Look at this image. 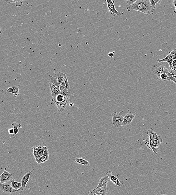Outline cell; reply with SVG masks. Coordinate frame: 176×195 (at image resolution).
Masks as SVG:
<instances>
[{
    "label": "cell",
    "mask_w": 176,
    "mask_h": 195,
    "mask_svg": "<svg viewBox=\"0 0 176 195\" xmlns=\"http://www.w3.org/2000/svg\"><path fill=\"white\" fill-rule=\"evenodd\" d=\"M127 9L129 12L135 10L149 15H153L154 10L149 0H137L133 5L128 6Z\"/></svg>",
    "instance_id": "obj_1"
},
{
    "label": "cell",
    "mask_w": 176,
    "mask_h": 195,
    "mask_svg": "<svg viewBox=\"0 0 176 195\" xmlns=\"http://www.w3.org/2000/svg\"><path fill=\"white\" fill-rule=\"evenodd\" d=\"M152 71L154 75L158 77L163 73H167L170 75L174 73L168 63L166 62L156 63L152 67Z\"/></svg>",
    "instance_id": "obj_2"
},
{
    "label": "cell",
    "mask_w": 176,
    "mask_h": 195,
    "mask_svg": "<svg viewBox=\"0 0 176 195\" xmlns=\"http://www.w3.org/2000/svg\"><path fill=\"white\" fill-rule=\"evenodd\" d=\"M49 85L52 96V101L54 102L56 97L57 95L61 94V92L57 74L53 76L49 75Z\"/></svg>",
    "instance_id": "obj_3"
},
{
    "label": "cell",
    "mask_w": 176,
    "mask_h": 195,
    "mask_svg": "<svg viewBox=\"0 0 176 195\" xmlns=\"http://www.w3.org/2000/svg\"><path fill=\"white\" fill-rule=\"evenodd\" d=\"M70 90L66 89L61 92V94L63 96L64 99L63 101L60 103H55L58 109L59 113L61 114L66 108L67 105L70 103Z\"/></svg>",
    "instance_id": "obj_4"
},
{
    "label": "cell",
    "mask_w": 176,
    "mask_h": 195,
    "mask_svg": "<svg viewBox=\"0 0 176 195\" xmlns=\"http://www.w3.org/2000/svg\"><path fill=\"white\" fill-rule=\"evenodd\" d=\"M0 189L3 195H18L24 192L21 189L16 190L12 187L11 185L8 184H1Z\"/></svg>",
    "instance_id": "obj_5"
},
{
    "label": "cell",
    "mask_w": 176,
    "mask_h": 195,
    "mask_svg": "<svg viewBox=\"0 0 176 195\" xmlns=\"http://www.w3.org/2000/svg\"><path fill=\"white\" fill-rule=\"evenodd\" d=\"M145 140V144L147 147L153 151L154 155H157L159 151L160 147L162 142L157 140H150L148 137Z\"/></svg>",
    "instance_id": "obj_6"
},
{
    "label": "cell",
    "mask_w": 176,
    "mask_h": 195,
    "mask_svg": "<svg viewBox=\"0 0 176 195\" xmlns=\"http://www.w3.org/2000/svg\"><path fill=\"white\" fill-rule=\"evenodd\" d=\"M57 74L61 91H63L66 89H70V85L65 74L61 72L57 73Z\"/></svg>",
    "instance_id": "obj_7"
},
{
    "label": "cell",
    "mask_w": 176,
    "mask_h": 195,
    "mask_svg": "<svg viewBox=\"0 0 176 195\" xmlns=\"http://www.w3.org/2000/svg\"><path fill=\"white\" fill-rule=\"evenodd\" d=\"M15 174L12 173L10 174L6 171V168H5L4 172L0 176L1 184H8L10 182L14 180Z\"/></svg>",
    "instance_id": "obj_8"
},
{
    "label": "cell",
    "mask_w": 176,
    "mask_h": 195,
    "mask_svg": "<svg viewBox=\"0 0 176 195\" xmlns=\"http://www.w3.org/2000/svg\"><path fill=\"white\" fill-rule=\"evenodd\" d=\"M106 1L107 2V4L108 11L111 13V16H112L113 15L115 14L117 16L120 17L124 14V13L121 12L117 11L114 5V1L113 0H106Z\"/></svg>",
    "instance_id": "obj_9"
},
{
    "label": "cell",
    "mask_w": 176,
    "mask_h": 195,
    "mask_svg": "<svg viewBox=\"0 0 176 195\" xmlns=\"http://www.w3.org/2000/svg\"><path fill=\"white\" fill-rule=\"evenodd\" d=\"M136 115V113L135 112H131L128 111L127 113H126L124 117V119H123L121 127L125 128L130 125Z\"/></svg>",
    "instance_id": "obj_10"
},
{
    "label": "cell",
    "mask_w": 176,
    "mask_h": 195,
    "mask_svg": "<svg viewBox=\"0 0 176 195\" xmlns=\"http://www.w3.org/2000/svg\"><path fill=\"white\" fill-rule=\"evenodd\" d=\"M111 116H112L113 119L112 124L116 128L121 127L124 118L121 115L118 113L116 112L113 113L111 114Z\"/></svg>",
    "instance_id": "obj_11"
},
{
    "label": "cell",
    "mask_w": 176,
    "mask_h": 195,
    "mask_svg": "<svg viewBox=\"0 0 176 195\" xmlns=\"http://www.w3.org/2000/svg\"><path fill=\"white\" fill-rule=\"evenodd\" d=\"M112 171L109 170L107 171L106 175L109 177V180L111 182L114 184L116 186L119 187H121L123 185V183L121 181H120L117 177L112 175Z\"/></svg>",
    "instance_id": "obj_12"
},
{
    "label": "cell",
    "mask_w": 176,
    "mask_h": 195,
    "mask_svg": "<svg viewBox=\"0 0 176 195\" xmlns=\"http://www.w3.org/2000/svg\"><path fill=\"white\" fill-rule=\"evenodd\" d=\"M175 59H176V48L173 49L165 58L161 59H158L157 61L158 62H166L169 64Z\"/></svg>",
    "instance_id": "obj_13"
},
{
    "label": "cell",
    "mask_w": 176,
    "mask_h": 195,
    "mask_svg": "<svg viewBox=\"0 0 176 195\" xmlns=\"http://www.w3.org/2000/svg\"><path fill=\"white\" fill-rule=\"evenodd\" d=\"M147 135L148 137L150 140H157L160 141L162 143H163V140L162 137L160 136L154 131L153 128H150L147 131Z\"/></svg>",
    "instance_id": "obj_14"
},
{
    "label": "cell",
    "mask_w": 176,
    "mask_h": 195,
    "mask_svg": "<svg viewBox=\"0 0 176 195\" xmlns=\"http://www.w3.org/2000/svg\"><path fill=\"white\" fill-rule=\"evenodd\" d=\"M33 174V172H32L31 170H30L29 171L28 173H26V174L23 176L22 178V186L21 189L23 191H25L26 190V184L29 181L30 176L31 175V174Z\"/></svg>",
    "instance_id": "obj_15"
},
{
    "label": "cell",
    "mask_w": 176,
    "mask_h": 195,
    "mask_svg": "<svg viewBox=\"0 0 176 195\" xmlns=\"http://www.w3.org/2000/svg\"><path fill=\"white\" fill-rule=\"evenodd\" d=\"M109 180V177L107 175L103 176L100 180L99 184L96 188L104 187L106 189Z\"/></svg>",
    "instance_id": "obj_16"
},
{
    "label": "cell",
    "mask_w": 176,
    "mask_h": 195,
    "mask_svg": "<svg viewBox=\"0 0 176 195\" xmlns=\"http://www.w3.org/2000/svg\"><path fill=\"white\" fill-rule=\"evenodd\" d=\"M6 92H7L13 94L15 98H18L20 94L19 87L18 86H16L9 87L7 90Z\"/></svg>",
    "instance_id": "obj_17"
},
{
    "label": "cell",
    "mask_w": 176,
    "mask_h": 195,
    "mask_svg": "<svg viewBox=\"0 0 176 195\" xmlns=\"http://www.w3.org/2000/svg\"><path fill=\"white\" fill-rule=\"evenodd\" d=\"M49 159V151L48 149L45 150L44 152L43 155L40 159L36 161L38 164L43 163L47 162Z\"/></svg>",
    "instance_id": "obj_18"
},
{
    "label": "cell",
    "mask_w": 176,
    "mask_h": 195,
    "mask_svg": "<svg viewBox=\"0 0 176 195\" xmlns=\"http://www.w3.org/2000/svg\"><path fill=\"white\" fill-rule=\"evenodd\" d=\"M74 162L77 164L85 166H89L90 163L86 159L81 157H76L74 159Z\"/></svg>",
    "instance_id": "obj_19"
},
{
    "label": "cell",
    "mask_w": 176,
    "mask_h": 195,
    "mask_svg": "<svg viewBox=\"0 0 176 195\" xmlns=\"http://www.w3.org/2000/svg\"><path fill=\"white\" fill-rule=\"evenodd\" d=\"M93 190L98 195H107L108 194L107 190L104 187L96 188Z\"/></svg>",
    "instance_id": "obj_20"
},
{
    "label": "cell",
    "mask_w": 176,
    "mask_h": 195,
    "mask_svg": "<svg viewBox=\"0 0 176 195\" xmlns=\"http://www.w3.org/2000/svg\"><path fill=\"white\" fill-rule=\"evenodd\" d=\"M33 150V155L34 157L35 160H38L40 159L42 156L41 154L38 150V147H33L32 148Z\"/></svg>",
    "instance_id": "obj_21"
},
{
    "label": "cell",
    "mask_w": 176,
    "mask_h": 195,
    "mask_svg": "<svg viewBox=\"0 0 176 195\" xmlns=\"http://www.w3.org/2000/svg\"><path fill=\"white\" fill-rule=\"evenodd\" d=\"M11 185L12 187L14 189L16 190H18L21 189L22 186V183L16 182V181H14V180L11 181Z\"/></svg>",
    "instance_id": "obj_22"
},
{
    "label": "cell",
    "mask_w": 176,
    "mask_h": 195,
    "mask_svg": "<svg viewBox=\"0 0 176 195\" xmlns=\"http://www.w3.org/2000/svg\"><path fill=\"white\" fill-rule=\"evenodd\" d=\"M12 126L14 127V135H16L19 132V130H18V128H22V126L21 124L20 123H14Z\"/></svg>",
    "instance_id": "obj_23"
},
{
    "label": "cell",
    "mask_w": 176,
    "mask_h": 195,
    "mask_svg": "<svg viewBox=\"0 0 176 195\" xmlns=\"http://www.w3.org/2000/svg\"><path fill=\"white\" fill-rule=\"evenodd\" d=\"M171 75H170V74L167 73H163L162 74L159 78L162 80L164 81H170L169 78H170Z\"/></svg>",
    "instance_id": "obj_24"
},
{
    "label": "cell",
    "mask_w": 176,
    "mask_h": 195,
    "mask_svg": "<svg viewBox=\"0 0 176 195\" xmlns=\"http://www.w3.org/2000/svg\"><path fill=\"white\" fill-rule=\"evenodd\" d=\"M64 99V96L60 94L58 95H57L56 97L55 98V101H54V103H60L62 101H63Z\"/></svg>",
    "instance_id": "obj_25"
},
{
    "label": "cell",
    "mask_w": 176,
    "mask_h": 195,
    "mask_svg": "<svg viewBox=\"0 0 176 195\" xmlns=\"http://www.w3.org/2000/svg\"><path fill=\"white\" fill-rule=\"evenodd\" d=\"M168 64L170 68L172 70L176 71V59L172 61Z\"/></svg>",
    "instance_id": "obj_26"
},
{
    "label": "cell",
    "mask_w": 176,
    "mask_h": 195,
    "mask_svg": "<svg viewBox=\"0 0 176 195\" xmlns=\"http://www.w3.org/2000/svg\"><path fill=\"white\" fill-rule=\"evenodd\" d=\"M161 1V0H150L151 5L154 9L156 7L157 3L160 2Z\"/></svg>",
    "instance_id": "obj_27"
},
{
    "label": "cell",
    "mask_w": 176,
    "mask_h": 195,
    "mask_svg": "<svg viewBox=\"0 0 176 195\" xmlns=\"http://www.w3.org/2000/svg\"><path fill=\"white\" fill-rule=\"evenodd\" d=\"M169 79L170 81H173L176 84V75H175L174 73L171 74Z\"/></svg>",
    "instance_id": "obj_28"
},
{
    "label": "cell",
    "mask_w": 176,
    "mask_h": 195,
    "mask_svg": "<svg viewBox=\"0 0 176 195\" xmlns=\"http://www.w3.org/2000/svg\"><path fill=\"white\" fill-rule=\"evenodd\" d=\"M125 1L126 2L127 4L128 5V6H129L133 5L136 1H134V0H133V1H131V0H127V1Z\"/></svg>",
    "instance_id": "obj_29"
},
{
    "label": "cell",
    "mask_w": 176,
    "mask_h": 195,
    "mask_svg": "<svg viewBox=\"0 0 176 195\" xmlns=\"http://www.w3.org/2000/svg\"><path fill=\"white\" fill-rule=\"evenodd\" d=\"M8 133L10 134V135H14V129L13 128H10L8 130Z\"/></svg>",
    "instance_id": "obj_30"
},
{
    "label": "cell",
    "mask_w": 176,
    "mask_h": 195,
    "mask_svg": "<svg viewBox=\"0 0 176 195\" xmlns=\"http://www.w3.org/2000/svg\"><path fill=\"white\" fill-rule=\"evenodd\" d=\"M172 4H173V6L174 7V8L175 9L174 10V13H176V0H174L173 2H172Z\"/></svg>",
    "instance_id": "obj_31"
},
{
    "label": "cell",
    "mask_w": 176,
    "mask_h": 195,
    "mask_svg": "<svg viewBox=\"0 0 176 195\" xmlns=\"http://www.w3.org/2000/svg\"><path fill=\"white\" fill-rule=\"evenodd\" d=\"M88 195H98L97 194H96V193L95 192V191H94V190H91L89 191L88 192Z\"/></svg>",
    "instance_id": "obj_32"
},
{
    "label": "cell",
    "mask_w": 176,
    "mask_h": 195,
    "mask_svg": "<svg viewBox=\"0 0 176 195\" xmlns=\"http://www.w3.org/2000/svg\"><path fill=\"white\" fill-rule=\"evenodd\" d=\"M115 53V52H110L108 53V56L110 57H113L114 54Z\"/></svg>",
    "instance_id": "obj_33"
},
{
    "label": "cell",
    "mask_w": 176,
    "mask_h": 195,
    "mask_svg": "<svg viewBox=\"0 0 176 195\" xmlns=\"http://www.w3.org/2000/svg\"><path fill=\"white\" fill-rule=\"evenodd\" d=\"M69 106H70V107H73L74 106V104L73 103H69Z\"/></svg>",
    "instance_id": "obj_34"
},
{
    "label": "cell",
    "mask_w": 176,
    "mask_h": 195,
    "mask_svg": "<svg viewBox=\"0 0 176 195\" xmlns=\"http://www.w3.org/2000/svg\"><path fill=\"white\" fill-rule=\"evenodd\" d=\"M156 195H167L163 194V193H158V194H157Z\"/></svg>",
    "instance_id": "obj_35"
}]
</instances>
